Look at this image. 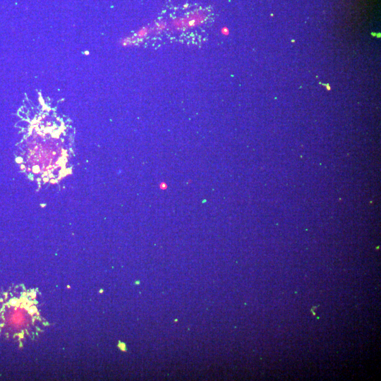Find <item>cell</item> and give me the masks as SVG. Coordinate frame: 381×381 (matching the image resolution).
<instances>
[{
	"label": "cell",
	"instance_id": "cell-1",
	"mask_svg": "<svg viewBox=\"0 0 381 381\" xmlns=\"http://www.w3.org/2000/svg\"><path fill=\"white\" fill-rule=\"evenodd\" d=\"M20 169L38 185L55 184L71 173V126L51 107H31Z\"/></svg>",
	"mask_w": 381,
	"mask_h": 381
},
{
	"label": "cell",
	"instance_id": "cell-2",
	"mask_svg": "<svg viewBox=\"0 0 381 381\" xmlns=\"http://www.w3.org/2000/svg\"><path fill=\"white\" fill-rule=\"evenodd\" d=\"M37 289L18 286L4 293L0 306V336L17 341L35 339L49 325L39 309Z\"/></svg>",
	"mask_w": 381,
	"mask_h": 381
},
{
	"label": "cell",
	"instance_id": "cell-3",
	"mask_svg": "<svg viewBox=\"0 0 381 381\" xmlns=\"http://www.w3.org/2000/svg\"><path fill=\"white\" fill-rule=\"evenodd\" d=\"M206 16L201 12H195L187 17L174 19L171 26L175 31H184L202 25Z\"/></svg>",
	"mask_w": 381,
	"mask_h": 381
},
{
	"label": "cell",
	"instance_id": "cell-4",
	"mask_svg": "<svg viewBox=\"0 0 381 381\" xmlns=\"http://www.w3.org/2000/svg\"><path fill=\"white\" fill-rule=\"evenodd\" d=\"M150 32L151 30L148 26H143L133 35L122 38L120 41V44L123 47L133 46L145 39Z\"/></svg>",
	"mask_w": 381,
	"mask_h": 381
},
{
	"label": "cell",
	"instance_id": "cell-5",
	"mask_svg": "<svg viewBox=\"0 0 381 381\" xmlns=\"http://www.w3.org/2000/svg\"><path fill=\"white\" fill-rule=\"evenodd\" d=\"M167 28V24L165 21H159L157 22L151 31L154 32L155 33H159L162 31H164Z\"/></svg>",
	"mask_w": 381,
	"mask_h": 381
},
{
	"label": "cell",
	"instance_id": "cell-6",
	"mask_svg": "<svg viewBox=\"0 0 381 381\" xmlns=\"http://www.w3.org/2000/svg\"><path fill=\"white\" fill-rule=\"evenodd\" d=\"M222 33L224 35H226L228 33V30L226 28H223L221 30Z\"/></svg>",
	"mask_w": 381,
	"mask_h": 381
}]
</instances>
